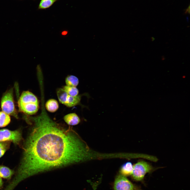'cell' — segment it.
Masks as SVG:
<instances>
[{"label": "cell", "mask_w": 190, "mask_h": 190, "mask_svg": "<svg viewBox=\"0 0 190 190\" xmlns=\"http://www.w3.org/2000/svg\"><path fill=\"white\" fill-rule=\"evenodd\" d=\"M32 119L34 125L25 144L17 182L41 172L89 159L88 148L77 134L53 121L45 110Z\"/></svg>", "instance_id": "obj_1"}, {"label": "cell", "mask_w": 190, "mask_h": 190, "mask_svg": "<svg viewBox=\"0 0 190 190\" xmlns=\"http://www.w3.org/2000/svg\"><path fill=\"white\" fill-rule=\"evenodd\" d=\"M1 101V107L2 111L17 118V113L14 104L12 88L4 93Z\"/></svg>", "instance_id": "obj_2"}, {"label": "cell", "mask_w": 190, "mask_h": 190, "mask_svg": "<svg viewBox=\"0 0 190 190\" xmlns=\"http://www.w3.org/2000/svg\"><path fill=\"white\" fill-rule=\"evenodd\" d=\"M154 170L153 168L147 162L140 161L133 165L131 174L132 178L137 181L143 182L145 175Z\"/></svg>", "instance_id": "obj_3"}, {"label": "cell", "mask_w": 190, "mask_h": 190, "mask_svg": "<svg viewBox=\"0 0 190 190\" xmlns=\"http://www.w3.org/2000/svg\"><path fill=\"white\" fill-rule=\"evenodd\" d=\"M113 188L114 190H142L140 187L134 185L121 174L116 177Z\"/></svg>", "instance_id": "obj_4"}, {"label": "cell", "mask_w": 190, "mask_h": 190, "mask_svg": "<svg viewBox=\"0 0 190 190\" xmlns=\"http://www.w3.org/2000/svg\"><path fill=\"white\" fill-rule=\"evenodd\" d=\"M22 138L21 133L19 130L11 131L7 129L0 130V142L10 141L18 144Z\"/></svg>", "instance_id": "obj_5"}, {"label": "cell", "mask_w": 190, "mask_h": 190, "mask_svg": "<svg viewBox=\"0 0 190 190\" xmlns=\"http://www.w3.org/2000/svg\"><path fill=\"white\" fill-rule=\"evenodd\" d=\"M18 104L20 111L28 115L36 113L38 111L39 108V103L18 102Z\"/></svg>", "instance_id": "obj_6"}, {"label": "cell", "mask_w": 190, "mask_h": 190, "mask_svg": "<svg viewBox=\"0 0 190 190\" xmlns=\"http://www.w3.org/2000/svg\"><path fill=\"white\" fill-rule=\"evenodd\" d=\"M18 102L39 103L37 97L32 93L28 91H24L22 92Z\"/></svg>", "instance_id": "obj_7"}, {"label": "cell", "mask_w": 190, "mask_h": 190, "mask_svg": "<svg viewBox=\"0 0 190 190\" xmlns=\"http://www.w3.org/2000/svg\"><path fill=\"white\" fill-rule=\"evenodd\" d=\"M65 122L68 125L74 126L78 125L80 120L79 117L75 113H73L67 114L63 117Z\"/></svg>", "instance_id": "obj_8"}, {"label": "cell", "mask_w": 190, "mask_h": 190, "mask_svg": "<svg viewBox=\"0 0 190 190\" xmlns=\"http://www.w3.org/2000/svg\"><path fill=\"white\" fill-rule=\"evenodd\" d=\"M81 97L80 95L74 96L68 95L64 105L69 107L76 106L80 103Z\"/></svg>", "instance_id": "obj_9"}, {"label": "cell", "mask_w": 190, "mask_h": 190, "mask_svg": "<svg viewBox=\"0 0 190 190\" xmlns=\"http://www.w3.org/2000/svg\"><path fill=\"white\" fill-rule=\"evenodd\" d=\"M45 107L48 111L53 113L55 112L58 109L59 105L58 101L56 100L50 99L46 102Z\"/></svg>", "instance_id": "obj_10"}, {"label": "cell", "mask_w": 190, "mask_h": 190, "mask_svg": "<svg viewBox=\"0 0 190 190\" xmlns=\"http://www.w3.org/2000/svg\"><path fill=\"white\" fill-rule=\"evenodd\" d=\"M133 165L131 163L127 162L123 164L120 169V172L122 175L124 176L131 175Z\"/></svg>", "instance_id": "obj_11"}, {"label": "cell", "mask_w": 190, "mask_h": 190, "mask_svg": "<svg viewBox=\"0 0 190 190\" xmlns=\"http://www.w3.org/2000/svg\"><path fill=\"white\" fill-rule=\"evenodd\" d=\"M57 96L60 102L65 104L68 96V93L63 88H59L56 91Z\"/></svg>", "instance_id": "obj_12"}, {"label": "cell", "mask_w": 190, "mask_h": 190, "mask_svg": "<svg viewBox=\"0 0 190 190\" xmlns=\"http://www.w3.org/2000/svg\"><path fill=\"white\" fill-rule=\"evenodd\" d=\"M65 82L66 86L70 87H76L79 84L78 78L75 76L70 75L65 78Z\"/></svg>", "instance_id": "obj_13"}, {"label": "cell", "mask_w": 190, "mask_h": 190, "mask_svg": "<svg viewBox=\"0 0 190 190\" xmlns=\"http://www.w3.org/2000/svg\"><path fill=\"white\" fill-rule=\"evenodd\" d=\"M9 115L3 111L0 112V127H5L10 122Z\"/></svg>", "instance_id": "obj_14"}, {"label": "cell", "mask_w": 190, "mask_h": 190, "mask_svg": "<svg viewBox=\"0 0 190 190\" xmlns=\"http://www.w3.org/2000/svg\"><path fill=\"white\" fill-rule=\"evenodd\" d=\"M13 173V171L8 167L0 166V177L6 179H9Z\"/></svg>", "instance_id": "obj_15"}, {"label": "cell", "mask_w": 190, "mask_h": 190, "mask_svg": "<svg viewBox=\"0 0 190 190\" xmlns=\"http://www.w3.org/2000/svg\"><path fill=\"white\" fill-rule=\"evenodd\" d=\"M58 0H41L39 3L38 9H45L51 7Z\"/></svg>", "instance_id": "obj_16"}, {"label": "cell", "mask_w": 190, "mask_h": 190, "mask_svg": "<svg viewBox=\"0 0 190 190\" xmlns=\"http://www.w3.org/2000/svg\"><path fill=\"white\" fill-rule=\"evenodd\" d=\"M63 88L68 95L71 96H76L78 95L79 91L76 87H70L67 86H64Z\"/></svg>", "instance_id": "obj_17"}, {"label": "cell", "mask_w": 190, "mask_h": 190, "mask_svg": "<svg viewBox=\"0 0 190 190\" xmlns=\"http://www.w3.org/2000/svg\"><path fill=\"white\" fill-rule=\"evenodd\" d=\"M10 143L8 141L1 142H0V158L4 154L9 147Z\"/></svg>", "instance_id": "obj_18"}, {"label": "cell", "mask_w": 190, "mask_h": 190, "mask_svg": "<svg viewBox=\"0 0 190 190\" xmlns=\"http://www.w3.org/2000/svg\"><path fill=\"white\" fill-rule=\"evenodd\" d=\"M68 31H64L61 32V35H65L68 34Z\"/></svg>", "instance_id": "obj_19"}, {"label": "cell", "mask_w": 190, "mask_h": 190, "mask_svg": "<svg viewBox=\"0 0 190 190\" xmlns=\"http://www.w3.org/2000/svg\"><path fill=\"white\" fill-rule=\"evenodd\" d=\"M3 182L1 177H0V187H1L3 184Z\"/></svg>", "instance_id": "obj_20"}, {"label": "cell", "mask_w": 190, "mask_h": 190, "mask_svg": "<svg viewBox=\"0 0 190 190\" xmlns=\"http://www.w3.org/2000/svg\"><path fill=\"white\" fill-rule=\"evenodd\" d=\"M189 13V6L186 10L185 13Z\"/></svg>", "instance_id": "obj_21"}]
</instances>
